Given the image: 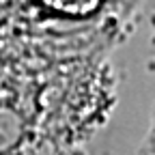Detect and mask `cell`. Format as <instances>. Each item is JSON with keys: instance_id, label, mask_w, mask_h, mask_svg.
I'll list each match as a JSON object with an SVG mask.
<instances>
[{"instance_id": "obj_1", "label": "cell", "mask_w": 155, "mask_h": 155, "mask_svg": "<svg viewBox=\"0 0 155 155\" xmlns=\"http://www.w3.org/2000/svg\"><path fill=\"white\" fill-rule=\"evenodd\" d=\"M48 2L67 13H82V11H88L97 0H48Z\"/></svg>"}]
</instances>
